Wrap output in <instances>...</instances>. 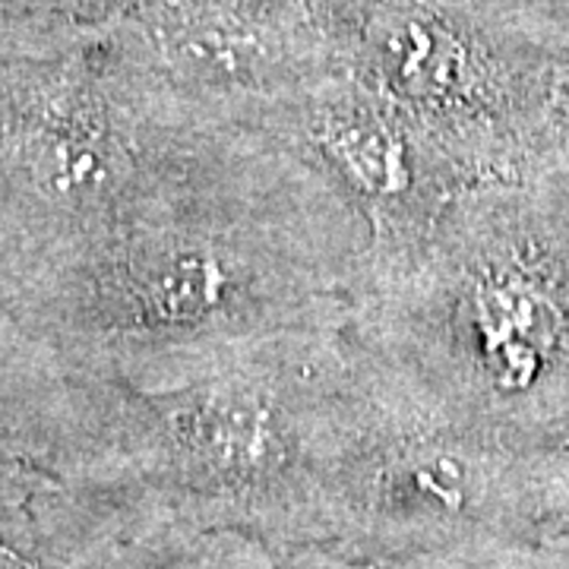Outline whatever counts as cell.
I'll list each match as a JSON object with an SVG mask.
<instances>
[{
  "label": "cell",
  "mask_w": 569,
  "mask_h": 569,
  "mask_svg": "<svg viewBox=\"0 0 569 569\" xmlns=\"http://www.w3.org/2000/svg\"><path fill=\"white\" fill-rule=\"evenodd\" d=\"M370 231L260 133H203L123 222L0 295V323L54 361L164 387L231 348L346 329Z\"/></svg>",
  "instance_id": "obj_1"
},
{
  "label": "cell",
  "mask_w": 569,
  "mask_h": 569,
  "mask_svg": "<svg viewBox=\"0 0 569 569\" xmlns=\"http://www.w3.org/2000/svg\"><path fill=\"white\" fill-rule=\"evenodd\" d=\"M348 370L346 329L257 339L149 389L44 355L26 443L54 485L77 475L183 535L326 545Z\"/></svg>",
  "instance_id": "obj_2"
},
{
  "label": "cell",
  "mask_w": 569,
  "mask_h": 569,
  "mask_svg": "<svg viewBox=\"0 0 569 569\" xmlns=\"http://www.w3.org/2000/svg\"><path fill=\"white\" fill-rule=\"evenodd\" d=\"M348 339L526 456L569 449V164L466 187L418 247L370 260Z\"/></svg>",
  "instance_id": "obj_3"
},
{
  "label": "cell",
  "mask_w": 569,
  "mask_h": 569,
  "mask_svg": "<svg viewBox=\"0 0 569 569\" xmlns=\"http://www.w3.org/2000/svg\"><path fill=\"white\" fill-rule=\"evenodd\" d=\"M203 133L104 26H0V295L137 212Z\"/></svg>",
  "instance_id": "obj_4"
},
{
  "label": "cell",
  "mask_w": 569,
  "mask_h": 569,
  "mask_svg": "<svg viewBox=\"0 0 569 569\" xmlns=\"http://www.w3.org/2000/svg\"><path fill=\"white\" fill-rule=\"evenodd\" d=\"M348 348L326 545L415 557L541 538L550 456L493 440L351 339Z\"/></svg>",
  "instance_id": "obj_5"
},
{
  "label": "cell",
  "mask_w": 569,
  "mask_h": 569,
  "mask_svg": "<svg viewBox=\"0 0 569 569\" xmlns=\"http://www.w3.org/2000/svg\"><path fill=\"white\" fill-rule=\"evenodd\" d=\"M121 32L183 133H260L336 51L323 0H133Z\"/></svg>",
  "instance_id": "obj_6"
},
{
  "label": "cell",
  "mask_w": 569,
  "mask_h": 569,
  "mask_svg": "<svg viewBox=\"0 0 569 569\" xmlns=\"http://www.w3.org/2000/svg\"><path fill=\"white\" fill-rule=\"evenodd\" d=\"M266 137L310 164L365 219L367 263L421 244L466 190L408 114L339 63L288 104Z\"/></svg>",
  "instance_id": "obj_7"
},
{
  "label": "cell",
  "mask_w": 569,
  "mask_h": 569,
  "mask_svg": "<svg viewBox=\"0 0 569 569\" xmlns=\"http://www.w3.org/2000/svg\"><path fill=\"white\" fill-rule=\"evenodd\" d=\"M490 550L387 557V553H361L339 545H301L288 550H266V563L269 569H468Z\"/></svg>",
  "instance_id": "obj_8"
},
{
  "label": "cell",
  "mask_w": 569,
  "mask_h": 569,
  "mask_svg": "<svg viewBox=\"0 0 569 569\" xmlns=\"http://www.w3.org/2000/svg\"><path fill=\"white\" fill-rule=\"evenodd\" d=\"M130 7L133 0H0V26H104Z\"/></svg>",
  "instance_id": "obj_9"
},
{
  "label": "cell",
  "mask_w": 569,
  "mask_h": 569,
  "mask_svg": "<svg viewBox=\"0 0 569 569\" xmlns=\"http://www.w3.org/2000/svg\"><path fill=\"white\" fill-rule=\"evenodd\" d=\"M0 569H36V563H29L22 553H17L10 545L0 541Z\"/></svg>",
  "instance_id": "obj_10"
},
{
  "label": "cell",
  "mask_w": 569,
  "mask_h": 569,
  "mask_svg": "<svg viewBox=\"0 0 569 569\" xmlns=\"http://www.w3.org/2000/svg\"><path fill=\"white\" fill-rule=\"evenodd\" d=\"M0 468H7V466H0Z\"/></svg>",
  "instance_id": "obj_11"
}]
</instances>
